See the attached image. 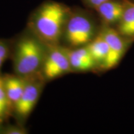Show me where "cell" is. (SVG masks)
Listing matches in <instances>:
<instances>
[{"label": "cell", "mask_w": 134, "mask_h": 134, "mask_svg": "<svg viewBox=\"0 0 134 134\" xmlns=\"http://www.w3.org/2000/svg\"><path fill=\"white\" fill-rule=\"evenodd\" d=\"M9 50L7 46L4 43L0 42V58L5 60L8 57Z\"/></svg>", "instance_id": "5bb4252c"}, {"label": "cell", "mask_w": 134, "mask_h": 134, "mask_svg": "<svg viewBox=\"0 0 134 134\" xmlns=\"http://www.w3.org/2000/svg\"><path fill=\"white\" fill-rule=\"evenodd\" d=\"M124 0H108L95 9L103 24L113 26L121 19L124 10Z\"/></svg>", "instance_id": "52a82bcc"}, {"label": "cell", "mask_w": 134, "mask_h": 134, "mask_svg": "<svg viewBox=\"0 0 134 134\" xmlns=\"http://www.w3.org/2000/svg\"><path fill=\"white\" fill-rule=\"evenodd\" d=\"M28 81L19 77L9 76L2 80L3 88L11 104L15 105L23 94Z\"/></svg>", "instance_id": "9c48e42d"}, {"label": "cell", "mask_w": 134, "mask_h": 134, "mask_svg": "<svg viewBox=\"0 0 134 134\" xmlns=\"http://www.w3.org/2000/svg\"><path fill=\"white\" fill-rule=\"evenodd\" d=\"M108 0H81V1L87 8L92 9H96L99 5Z\"/></svg>", "instance_id": "4fadbf2b"}, {"label": "cell", "mask_w": 134, "mask_h": 134, "mask_svg": "<svg viewBox=\"0 0 134 134\" xmlns=\"http://www.w3.org/2000/svg\"><path fill=\"white\" fill-rule=\"evenodd\" d=\"M86 46L97 65H99L101 67L108 55L109 46L99 31L97 36Z\"/></svg>", "instance_id": "30bf717a"}, {"label": "cell", "mask_w": 134, "mask_h": 134, "mask_svg": "<svg viewBox=\"0 0 134 134\" xmlns=\"http://www.w3.org/2000/svg\"><path fill=\"white\" fill-rule=\"evenodd\" d=\"M132 1H134V0H132Z\"/></svg>", "instance_id": "2e32d148"}, {"label": "cell", "mask_w": 134, "mask_h": 134, "mask_svg": "<svg viewBox=\"0 0 134 134\" xmlns=\"http://www.w3.org/2000/svg\"><path fill=\"white\" fill-rule=\"evenodd\" d=\"M71 9L55 1H46L34 11L29 20L33 32L48 46H58Z\"/></svg>", "instance_id": "6da1fadb"}, {"label": "cell", "mask_w": 134, "mask_h": 134, "mask_svg": "<svg viewBox=\"0 0 134 134\" xmlns=\"http://www.w3.org/2000/svg\"><path fill=\"white\" fill-rule=\"evenodd\" d=\"M71 69L77 71H87L93 70L97 65L82 59L75 53L74 49L65 48Z\"/></svg>", "instance_id": "8fae6325"}, {"label": "cell", "mask_w": 134, "mask_h": 134, "mask_svg": "<svg viewBox=\"0 0 134 134\" xmlns=\"http://www.w3.org/2000/svg\"><path fill=\"white\" fill-rule=\"evenodd\" d=\"M124 10L116 29L127 38H134V1L124 0Z\"/></svg>", "instance_id": "ba28073f"}, {"label": "cell", "mask_w": 134, "mask_h": 134, "mask_svg": "<svg viewBox=\"0 0 134 134\" xmlns=\"http://www.w3.org/2000/svg\"><path fill=\"white\" fill-rule=\"evenodd\" d=\"M99 32L106 41L109 46V53L102 68L109 70L117 66L126 52L128 47V38L122 36L113 26L103 24Z\"/></svg>", "instance_id": "277c9868"}, {"label": "cell", "mask_w": 134, "mask_h": 134, "mask_svg": "<svg viewBox=\"0 0 134 134\" xmlns=\"http://www.w3.org/2000/svg\"><path fill=\"white\" fill-rule=\"evenodd\" d=\"M11 103L8 99L4 89L3 88L2 80H0V119L4 117Z\"/></svg>", "instance_id": "7c38bea8"}, {"label": "cell", "mask_w": 134, "mask_h": 134, "mask_svg": "<svg viewBox=\"0 0 134 134\" xmlns=\"http://www.w3.org/2000/svg\"><path fill=\"white\" fill-rule=\"evenodd\" d=\"M0 80H1V79H0Z\"/></svg>", "instance_id": "ac0fdd59"}, {"label": "cell", "mask_w": 134, "mask_h": 134, "mask_svg": "<svg viewBox=\"0 0 134 134\" xmlns=\"http://www.w3.org/2000/svg\"><path fill=\"white\" fill-rule=\"evenodd\" d=\"M6 133L8 134H22L24 133V131L20 129H17L15 127H11L9 129L6 130Z\"/></svg>", "instance_id": "9a60e30c"}, {"label": "cell", "mask_w": 134, "mask_h": 134, "mask_svg": "<svg viewBox=\"0 0 134 134\" xmlns=\"http://www.w3.org/2000/svg\"><path fill=\"white\" fill-rule=\"evenodd\" d=\"M41 87V84L37 82H27L23 94L14 105L18 115L22 117L29 115L37 101Z\"/></svg>", "instance_id": "8992f818"}, {"label": "cell", "mask_w": 134, "mask_h": 134, "mask_svg": "<svg viewBox=\"0 0 134 134\" xmlns=\"http://www.w3.org/2000/svg\"></svg>", "instance_id": "e0dca14e"}, {"label": "cell", "mask_w": 134, "mask_h": 134, "mask_svg": "<svg viewBox=\"0 0 134 134\" xmlns=\"http://www.w3.org/2000/svg\"><path fill=\"white\" fill-rule=\"evenodd\" d=\"M39 38L26 37L17 45L14 58L16 73L21 76H29L37 71L44 62L46 53Z\"/></svg>", "instance_id": "3957f363"}, {"label": "cell", "mask_w": 134, "mask_h": 134, "mask_svg": "<svg viewBox=\"0 0 134 134\" xmlns=\"http://www.w3.org/2000/svg\"><path fill=\"white\" fill-rule=\"evenodd\" d=\"M99 31L96 20L91 13L79 8L71 9L63 36L68 45L78 48L87 46Z\"/></svg>", "instance_id": "7a4b0ae2"}, {"label": "cell", "mask_w": 134, "mask_h": 134, "mask_svg": "<svg viewBox=\"0 0 134 134\" xmlns=\"http://www.w3.org/2000/svg\"><path fill=\"white\" fill-rule=\"evenodd\" d=\"M51 50L43 62V74L47 79L52 80L71 71L69 60L65 48L58 46L50 47Z\"/></svg>", "instance_id": "5b68a950"}]
</instances>
